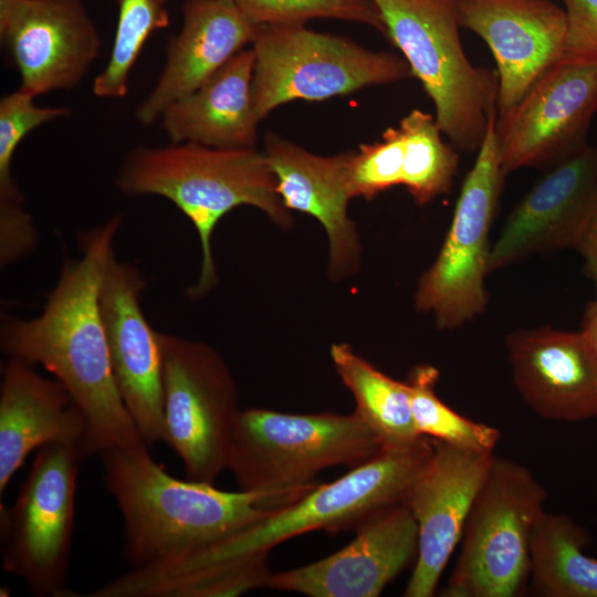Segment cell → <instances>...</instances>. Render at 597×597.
Listing matches in <instances>:
<instances>
[{
    "instance_id": "7",
    "label": "cell",
    "mask_w": 597,
    "mask_h": 597,
    "mask_svg": "<svg viewBox=\"0 0 597 597\" xmlns=\"http://www.w3.org/2000/svg\"><path fill=\"white\" fill-rule=\"evenodd\" d=\"M251 49V97L259 121L295 100L323 101L412 76L401 56L305 24H259Z\"/></svg>"
},
{
    "instance_id": "12",
    "label": "cell",
    "mask_w": 597,
    "mask_h": 597,
    "mask_svg": "<svg viewBox=\"0 0 597 597\" xmlns=\"http://www.w3.org/2000/svg\"><path fill=\"white\" fill-rule=\"evenodd\" d=\"M597 112V65L561 60L509 111L494 134L504 175L554 166L582 149Z\"/></svg>"
},
{
    "instance_id": "20",
    "label": "cell",
    "mask_w": 597,
    "mask_h": 597,
    "mask_svg": "<svg viewBox=\"0 0 597 597\" xmlns=\"http://www.w3.org/2000/svg\"><path fill=\"white\" fill-rule=\"evenodd\" d=\"M505 345L513 384L536 415L565 422L597 417V376L579 332L517 329Z\"/></svg>"
},
{
    "instance_id": "33",
    "label": "cell",
    "mask_w": 597,
    "mask_h": 597,
    "mask_svg": "<svg viewBox=\"0 0 597 597\" xmlns=\"http://www.w3.org/2000/svg\"><path fill=\"white\" fill-rule=\"evenodd\" d=\"M567 31L563 59L597 65V0H563Z\"/></svg>"
},
{
    "instance_id": "34",
    "label": "cell",
    "mask_w": 597,
    "mask_h": 597,
    "mask_svg": "<svg viewBox=\"0 0 597 597\" xmlns=\"http://www.w3.org/2000/svg\"><path fill=\"white\" fill-rule=\"evenodd\" d=\"M579 333L597 376V297L587 305Z\"/></svg>"
},
{
    "instance_id": "27",
    "label": "cell",
    "mask_w": 597,
    "mask_h": 597,
    "mask_svg": "<svg viewBox=\"0 0 597 597\" xmlns=\"http://www.w3.org/2000/svg\"><path fill=\"white\" fill-rule=\"evenodd\" d=\"M404 135L405 186L419 206H425L453 186L458 171L457 149L443 140L436 117L415 108L398 125Z\"/></svg>"
},
{
    "instance_id": "17",
    "label": "cell",
    "mask_w": 597,
    "mask_h": 597,
    "mask_svg": "<svg viewBox=\"0 0 597 597\" xmlns=\"http://www.w3.org/2000/svg\"><path fill=\"white\" fill-rule=\"evenodd\" d=\"M418 553V526L406 501L369 517L342 549L312 564L271 573L266 587L308 597H377Z\"/></svg>"
},
{
    "instance_id": "3",
    "label": "cell",
    "mask_w": 597,
    "mask_h": 597,
    "mask_svg": "<svg viewBox=\"0 0 597 597\" xmlns=\"http://www.w3.org/2000/svg\"><path fill=\"white\" fill-rule=\"evenodd\" d=\"M115 184L127 196L166 198L192 222L200 240L201 265L197 282L187 290L190 298L203 296L218 283L211 238L224 214L239 206H252L279 228L293 227L275 175L263 151L255 148L137 145L124 157Z\"/></svg>"
},
{
    "instance_id": "11",
    "label": "cell",
    "mask_w": 597,
    "mask_h": 597,
    "mask_svg": "<svg viewBox=\"0 0 597 597\" xmlns=\"http://www.w3.org/2000/svg\"><path fill=\"white\" fill-rule=\"evenodd\" d=\"M495 121H490L474 165L463 180L441 250L415 294L416 310L432 314L440 329L458 328L486 307L484 281L492 249L489 235L505 177Z\"/></svg>"
},
{
    "instance_id": "24",
    "label": "cell",
    "mask_w": 597,
    "mask_h": 597,
    "mask_svg": "<svg viewBox=\"0 0 597 597\" xmlns=\"http://www.w3.org/2000/svg\"><path fill=\"white\" fill-rule=\"evenodd\" d=\"M590 536L567 514L545 512L530 541L531 590L543 597H597V559Z\"/></svg>"
},
{
    "instance_id": "25",
    "label": "cell",
    "mask_w": 597,
    "mask_h": 597,
    "mask_svg": "<svg viewBox=\"0 0 597 597\" xmlns=\"http://www.w3.org/2000/svg\"><path fill=\"white\" fill-rule=\"evenodd\" d=\"M329 355L341 380L354 396L355 412L386 447L409 444L423 437L413 421L406 381L385 375L347 343L332 344Z\"/></svg>"
},
{
    "instance_id": "8",
    "label": "cell",
    "mask_w": 597,
    "mask_h": 597,
    "mask_svg": "<svg viewBox=\"0 0 597 597\" xmlns=\"http://www.w3.org/2000/svg\"><path fill=\"white\" fill-rule=\"evenodd\" d=\"M547 492L526 467L494 457L468 516L446 597L521 596L530 578V541Z\"/></svg>"
},
{
    "instance_id": "31",
    "label": "cell",
    "mask_w": 597,
    "mask_h": 597,
    "mask_svg": "<svg viewBox=\"0 0 597 597\" xmlns=\"http://www.w3.org/2000/svg\"><path fill=\"white\" fill-rule=\"evenodd\" d=\"M255 24H305L331 18L370 25L384 33L370 0H231Z\"/></svg>"
},
{
    "instance_id": "16",
    "label": "cell",
    "mask_w": 597,
    "mask_h": 597,
    "mask_svg": "<svg viewBox=\"0 0 597 597\" xmlns=\"http://www.w3.org/2000/svg\"><path fill=\"white\" fill-rule=\"evenodd\" d=\"M597 219V145L553 166L516 203L491 249L490 271L534 253L576 248Z\"/></svg>"
},
{
    "instance_id": "1",
    "label": "cell",
    "mask_w": 597,
    "mask_h": 597,
    "mask_svg": "<svg viewBox=\"0 0 597 597\" xmlns=\"http://www.w3.org/2000/svg\"><path fill=\"white\" fill-rule=\"evenodd\" d=\"M121 216L85 232L82 254L66 261L40 315L6 317L0 347L7 357L40 365L66 389L87 423L90 455L144 442L112 371L98 292Z\"/></svg>"
},
{
    "instance_id": "4",
    "label": "cell",
    "mask_w": 597,
    "mask_h": 597,
    "mask_svg": "<svg viewBox=\"0 0 597 597\" xmlns=\"http://www.w3.org/2000/svg\"><path fill=\"white\" fill-rule=\"evenodd\" d=\"M432 451L433 440L426 436L409 444L385 447L334 482L317 484L295 502L158 570L179 573L268 556L276 545L313 531H357L377 512L405 501Z\"/></svg>"
},
{
    "instance_id": "2",
    "label": "cell",
    "mask_w": 597,
    "mask_h": 597,
    "mask_svg": "<svg viewBox=\"0 0 597 597\" xmlns=\"http://www.w3.org/2000/svg\"><path fill=\"white\" fill-rule=\"evenodd\" d=\"M138 442L101 453L104 482L124 521V553L130 569L177 563L216 544L317 484L287 491L228 492L211 483L179 480Z\"/></svg>"
},
{
    "instance_id": "21",
    "label": "cell",
    "mask_w": 597,
    "mask_h": 597,
    "mask_svg": "<svg viewBox=\"0 0 597 597\" xmlns=\"http://www.w3.org/2000/svg\"><path fill=\"white\" fill-rule=\"evenodd\" d=\"M51 443L77 446L91 457L86 420L66 389L34 365L7 357L0 384V494L28 455Z\"/></svg>"
},
{
    "instance_id": "10",
    "label": "cell",
    "mask_w": 597,
    "mask_h": 597,
    "mask_svg": "<svg viewBox=\"0 0 597 597\" xmlns=\"http://www.w3.org/2000/svg\"><path fill=\"white\" fill-rule=\"evenodd\" d=\"M163 355L165 442L189 480L213 484L227 470L241 411L232 373L221 354L201 341L158 332Z\"/></svg>"
},
{
    "instance_id": "30",
    "label": "cell",
    "mask_w": 597,
    "mask_h": 597,
    "mask_svg": "<svg viewBox=\"0 0 597 597\" xmlns=\"http://www.w3.org/2000/svg\"><path fill=\"white\" fill-rule=\"evenodd\" d=\"M34 98L18 88L0 100V216H17L25 211L23 195L12 175L13 156L19 144L36 127L71 113L65 106H38Z\"/></svg>"
},
{
    "instance_id": "35",
    "label": "cell",
    "mask_w": 597,
    "mask_h": 597,
    "mask_svg": "<svg viewBox=\"0 0 597 597\" xmlns=\"http://www.w3.org/2000/svg\"><path fill=\"white\" fill-rule=\"evenodd\" d=\"M585 260L587 274L597 287V219L593 222L582 242L577 247Z\"/></svg>"
},
{
    "instance_id": "18",
    "label": "cell",
    "mask_w": 597,
    "mask_h": 597,
    "mask_svg": "<svg viewBox=\"0 0 597 597\" xmlns=\"http://www.w3.org/2000/svg\"><path fill=\"white\" fill-rule=\"evenodd\" d=\"M460 27L490 48L499 75L498 115L563 59L567 20L553 0H460Z\"/></svg>"
},
{
    "instance_id": "23",
    "label": "cell",
    "mask_w": 597,
    "mask_h": 597,
    "mask_svg": "<svg viewBox=\"0 0 597 597\" xmlns=\"http://www.w3.org/2000/svg\"><path fill=\"white\" fill-rule=\"evenodd\" d=\"M254 55L243 49L192 93L170 104L159 121L171 143L255 148L258 124L251 82Z\"/></svg>"
},
{
    "instance_id": "28",
    "label": "cell",
    "mask_w": 597,
    "mask_h": 597,
    "mask_svg": "<svg viewBox=\"0 0 597 597\" xmlns=\"http://www.w3.org/2000/svg\"><path fill=\"white\" fill-rule=\"evenodd\" d=\"M439 370L428 364L415 366L406 380L413 421L421 436L457 447L494 452L501 432L455 412L436 394Z\"/></svg>"
},
{
    "instance_id": "14",
    "label": "cell",
    "mask_w": 597,
    "mask_h": 597,
    "mask_svg": "<svg viewBox=\"0 0 597 597\" xmlns=\"http://www.w3.org/2000/svg\"><path fill=\"white\" fill-rule=\"evenodd\" d=\"M0 40L34 97L76 87L101 52L81 0H0Z\"/></svg>"
},
{
    "instance_id": "19",
    "label": "cell",
    "mask_w": 597,
    "mask_h": 597,
    "mask_svg": "<svg viewBox=\"0 0 597 597\" xmlns=\"http://www.w3.org/2000/svg\"><path fill=\"white\" fill-rule=\"evenodd\" d=\"M263 145L284 206L312 216L326 232L329 279L337 282L356 273L362 245L356 223L347 214L352 199L347 186L352 151L320 156L273 133L264 135Z\"/></svg>"
},
{
    "instance_id": "26",
    "label": "cell",
    "mask_w": 597,
    "mask_h": 597,
    "mask_svg": "<svg viewBox=\"0 0 597 597\" xmlns=\"http://www.w3.org/2000/svg\"><path fill=\"white\" fill-rule=\"evenodd\" d=\"M268 556L163 574L129 569L90 597H229L266 587Z\"/></svg>"
},
{
    "instance_id": "5",
    "label": "cell",
    "mask_w": 597,
    "mask_h": 597,
    "mask_svg": "<svg viewBox=\"0 0 597 597\" xmlns=\"http://www.w3.org/2000/svg\"><path fill=\"white\" fill-rule=\"evenodd\" d=\"M384 35L400 50L436 109L451 145L478 151L489 123L498 117L499 75L473 65L460 38V0H370Z\"/></svg>"
},
{
    "instance_id": "15",
    "label": "cell",
    "mask_w": 597,
    "mask_h": 597,
    "mask_svg": "<svg viewBox=\"0 0 597 597\" xmlns=\"http://www.w3.org/2000/svg\"><path fill=\"white\" fill-rule=\"evenodd\" d=\"M432 440L433 451L405 499L418 526V553L405 597L434 595L495 457Z\"/></svg>"
},
{
    "instance_id": "9",
    "label": "cell",
    "mask_w": 597,
    "mask_h": 597,
    "mask_svg": "<svg viewBox=\"0 0 597 597\" xmlns=\"http://www.w3.org/2000/svg\"><path fill=\"white\" fill-rule=\"evenodd\" d=\"M84 459L74 444L40 448L15 502L1 505L2 567L35 596H76L67 577L76 479Z\"/></svg>"
},
{
    "instance_id": "22",
    "label": "cell",
    "mask_w": 597,
    "mask_h": 597,
    "mask_svg": "<svg viewBox=\"0 0 597 597\" xmlns=\"http://www.w3.org/2000/svg\"><path fill=\"white\" fill-rule=\"evenodd\" d=\"M258 27L231 0H187L181 29L168 40L164 70L137 106L136 121L144 126L159 121L170 104L192 93L252 43Z\"/></svg>"
},
{
    "instance_id": "13",
    "label": "cell",
    "mask_w": 597,
    "mask_h": 597,
    "mask_svg": "<svg viewBox=\"0 0 597 597\" xmlns=\"http://www.w3.org/2000/svg\"><path fill=\"white\" fill-rule=\"evenodd\" d=\"M146 280L111 253L100 285V312L113 376L145 444L165 442L163 355L158 332L143 313Z\"/></svg>"
},
{
    "instance_id": "32",
    "label": "cell",
    "mask_w": 597,
    "mask_h": 597,
    "mask_svg": "<svg viewBox=\"0 0 597 597\" xmlns=\"http://www.w3.org/2000/svg\"><path fill=\"white\" fill-rule=\"evenodd\" d=\"M404 135L400 127H388L381 140L362 144L352 151L347 167V186L352 198L371 200L378 193L402 185Z\"/></svg>"
},
{
    "instance_id": "6",
    "label": "cell",
    "mask_w": 597,
    "mask_h": 597,
    "mask_svg": "<svg viewBox=\"0 0 597 597\" xmlns=\"http://www.w3.org/2000/svg\"><path fill=\"white\" fill-rule=\"evenodd\" d=\"M385 447L355 411L286 413L249 408L235 421L227 470L242 491L296 490L315 485L314 479L327 468L350 470Z\"/></svg>"
},
{
    "instance_id": "29",
    "label": "cell",
    "mask_w": 597,
    "mask_h": 597,
    "mask_svg": "<svg viewBox=\"0 0 597 597\" xmlns=\"http://www.w3.org/2000/svg\"><path fill=\"white\" fill-rule=\"evenodd\" d=\"M169 0H116L118 20L112 52L104 70L94 78L93 93L101 98H122L128 77L148 38L169 25Z\"/></svg>"
}]
</instances>
